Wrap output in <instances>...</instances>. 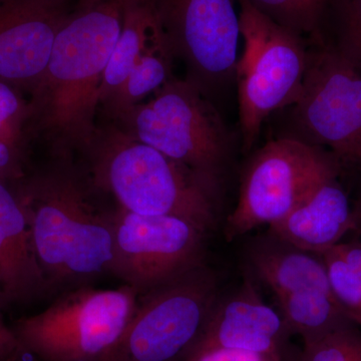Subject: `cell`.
Here are the masks:
<instances>
[{
    "mask_svg": "<svg viewBox=\"0 0 361 361\" xmlns=\"http://www.w3.org/2000/svg\"><path fill=\"white\" fill-rule=\"evenodd\" d=\"M293 120L301 141L330 149L337 161L361 165V71L322 37L308 45Z\"/></svg>",
    "mask_w": 361,
    "mask_h": 361,
    "instance_id": "8",
    "label": "cell"
},
{
    "mask_svg": "<svg viewBox=\"0 0 361 361\" xmlns=\"http://www.w3.org/2000/svg\"><path fill=\"white\" fill-rule=\"evenodd\" d=\"M207 230L174 216H142L116 207L111 274L139 293L203 263Z\"/></svg>",
    "mask_w": 361,
    "mask_h": 361,
    "instance_id": "10",
    "label": "cell"
},
{
    "mask_svg": "<svg viewBox=\"0 0 361 361\" xmlns=\"http://www.w3.org/2000/svg\"><path fill=\"white\" fill-rule=\"evenodd\" d=\"M169 45L204 92L236 75L238 0H154Z\"/></svg>",
    "mask_w": 361,
    "mask_h": 361,
    "instance_id": "11",
    "label": "cell"
},
{
    "mask_svg": "<svg viewBox=\"0 0 361 361\" xmlns=\"http://www.w3.org/2000/svg\"><path fill=\"white\" fill-rule=\"evenodd\" d=\"M123 6L125 0H77L30 92L27 132L44 135L56 157L85 153L96 137L99 87L122 30Z\"/></svg>",
    "mask_w": 361,
    "mask_h": 361,
    "instance_id": "1",
    "label": "cell"
},
{
    "mask_svg": "<svg viewBox=\"0 0 361 361\" xmlns=\"http://www.w3.org/2000/svg\"><path fill=\"white\" fill-rule=\"evenodd\" d=\"M114 122L137 141L220 183L231 135L206 92L193 80L170 78L151 99Z\"/></svg>",
    "mask_w": 361,
    "mask_h": 361,
    "instance_id": "5",
    "label": "cell"
},
{
    "mask_svg": "<svg viewBox=\"0 0 361 361\" xmlns=\"http://www.w3.org/2000/svg\"><path fill=\"white\" fill-rule=\"evenodd\" d=\"M28 103L20 90L0 80V141L20 149L27 133Z\"/></svg>",
    "mask_w": 361,
    "mask_h": 361,
    "instance_id": "24",
    "label": "cell"
},
{
    "mask_svg": "<svg viewBox=\"0 0 361 361\" xmlns=\"http://www.w3.org/2000/svg\"><path fill=\"white\" fill-rule=\"evenodd\" d=\"M68 13L63 0H0V80L32 92Z\"/></svg>",
    "mask_w": 361,
    "mask_h": 361,
    "instance_id": "12",
    "label": "cell"
},
{
    "mask_svg": "<svg viewBox=\"0 0 361 361\" xmlns=\"http://www.w3.org/2000/svg\"><path fill=\"white\" fill-rule=\"evenodd\" d=\"M338 161L326 149L294 137L259 149L242 174L239 198L226 222L228 241L283 219Z\"/></svg>",
    "mask_w": 361,
    "mask_h": 361,
    "instance_id": "9",
    "label": "cell"
},
{
    "mask_svg": "<svg viewBox=\"0 0 361 361\" xmlns=\"http://www.w3.org/2000/svg\"><path fill=\"white\" fill-rule=\"evenodd\" d=\"M167 42L154 0H125L122 30L104 73L99 106L145 54Z\"/></svg>",
    "mask_w": 361,
    "mask_h": 361,
    "instance_id": "17",
    "label": "cell"
},
{
    "mask_svg": "<svg viewBox=\"0 0 361 361\" xmlns=\"http://www.w3.org/2000/svg\"><path fill=\"white\" fill-rule=\"evenodd\" d=\"M295 361H361V334L356 325H349L304 344Z\"/></svg>",
    "mask_w": 361,
    "mask_h": 361,
    "instance_id": "23",
    "label": "cell"
},
{
    "mask_svg": "<svg viewBox=\"0 0 361 361\" xmlns=\"http://www.w3.org/2000/svg\"><path fill=\"white\" fill-rule=\"evenodd\" d=\"M254 273L275 297L295 292H332L326 265L320 254L300 250L272 238L251 249Z\"/></svg>",
    "mask_w": 361,
    "mask_h": 361,
    "instance_id": "16",
    "label": "cell"
},
{
    "mask_svg": "<svg viewBox=\"0 0 361 361\" xmlns=\"http://www.w3.org/2000/svg\"><path fill=\"white\" fill-rule=\"evenodd\" d=\"M290 334L312 343L336 330L353 325L332 292L310 290L275 297Z\"/></svg>",
    "mask_w": 361,
    "mask_h": 361,
    "instance_id": "18",
    "label": "cell"
},
{
    "mask_svg": "<svg viewBox=\"0 0 361 361\" xmlns=\"http://www.w3.org/2000/svg\"><path fill=\"white\" fill-rule=\"evenodd\" d=\"M244 49L237 63L239 123L243 147L250 151L273 111L292 106L302 85L308 45L305 37L278 25L238 0Z\"/></svg>",
    "mask_w": 361,
    "mask_h": 361,
    "instance_id": "6",
    "label": "cell"
},
{
    "mask_svg": "<svg viewBox=\"0 0 361 361\" xmlns=\"http://www.w3.org/2000/svg\"><path fill=\"white\" fill-rule=\"evenodd\" d=\"M20 156V149L0 141V180L13 182L25 176Z\"/></svg>",
    "mask_w": 361,
    "mask_h": 361,
    "instance_id": "27",
    "label": "cell"
},
{
    "mask_svg": "<svg viewBox=\"0 0 361 361\" xmlns=\"http://www.w3.org/2000/svg\"><path fill=\"white\" fill-rule=\"evenodd\" d=\"M330 0H248L278 25L314 39L319 35Z\"/></svg>",
    "mask_w": 361,
    "mask_h": 361,
    "instance_id": "20",
    "label": "cell"
},
{
    "mask_svg": "<svg viewBox=\"0 0 361 361\" xmlns=\"http://www.w3.org/2000/svg\"><path fill=\"white\" fill-rule=\"evenodd\" d=\"M357 224L338 169L324 176L283 219L270 225L272 238L300 250L322 254L341 243Z\"/></svg>",
    "mask_w": 361,
    "mask_h": 361,
    "instance_id": "14",
    "label": "cell"
},
{
    "mask_svg": "<svg viewBox=\"0 0 361 361\" xmlns=\"http://www.w3.org/2000/svg\"><path fill=\"white\" fill-rule=\"evenodd\" d=\"M326 265L332 293L346 317L361 327V280L334 247L320 254Z\"/></svg>",
    "mask_w": 361,
    "mask_h": 361,
    "instance_id": "22",
    "label": "cell"
},
{
    "mask_svg": "<svg viewBox=\"0 0 361 361\" xmlns=\"http://www.w3.org/2000/svg\"><path fill=\"white\" fill-rule=\"evenodd\" d=\"M89 178L118 208L142 216H174L210 230L220 183L214 182L128 134L116 123L97 129Z\"/></svg>",
    "mask_w": 361,
    "mask_h": 361,
    "instance_id": "3",
    "label": "cell"
},
{
    "mask_svg": "<svg viewBox=\"0 0 361 361\" xmlns=\"http://www.w3.org/2000/svg\"><path fill=\"white\" fill-rule=\"evenodd\" d=\"M279 311L262 300L251 280L219 298L195 348H223L283 356L290 336Z\"/></svg>",
    "mask_w": 361,
    "mask_h": 361,
    "instance_id": "13",
    "label": "cell"
},
{
    "mask_svg": "<svg viewBox=\"0 0 361 361\" xmlns=\"http://www.w3.org/2000/svg\"><path fill=\"white\" fill-rule=\"evenodd\" d=\"M73 289L47 310L11 325L35 360L103 361L135 314L139 293L128 285Z\"/></svg>",
    "mask_w": 361,
    "mask_h": 361,
    "instance_id": "4",
    "label": "cell"
},
{
    "mask_svg": "<svg viewBox=\"0 0 361 361\" xmlns=\"http://www.w3.org/2000/svg\"><path fill=\"white\" fill-rule=\"evenodd\" d=\"M63 1L68 2L70 0H63Z\"/></svg>",
    "mask_w": 361,
    "mask_h": 361,
    "instance_id": "29",
    "label": "cell"
},
{
    "mask_svg": "<svg viewBox=\"0 0 361 361\" xmlns=\"http://www.w3.org/2000/svg\"><path fill=\"white\" fill-rule=\"evenodd\" d=\"M56 158L51 167L14 180L51 291L111 274L115 236L116 210L101 206L99 190L71 157Z\"/></svg>",
    "mask_w": 361,
    "mask_h": 361,
    "instance_id": "2",
    "label": "cell"
},
{
    "mask_svg": "<svg viewBox=\"0 0 361 361\" xmlns=\"http://www.w3.org/2000/svg\"><path fill=\"white\" fill-rule=\"evenodd\" d=\"M2 302L0 300V305ZM35 358L21 344L11 325L4 320L0 306V361H32Z\"/></svg>",
    "mask_w": 361,
    "mask_h": 361,
    "instance_id": "26",
    "label": "cell"
},
{
    "mask_svg": "<svg viewBox=\"0 0 361 361\" xmlns=\"http://www.w3.org/2000/svg\"><path fill=\"white\" fill-rule=\"evenodd\" d=\"M49 292L14 182L0 180V300L30 302Z\"/></svg>",
    "mask_w": 361,
    "mask_h": 361,
    "instance_id": "15",
    "label": "cell"
},
{
    "mask_svg": "<svg viewBox=\"0 0 361 361\" xmlns=\"http://www.w3.org/2000/svg\"><path fill=\"white\" fill-rule=\"evenodd\" d=\"M331 21L329 42L361 71V0H330L323 23Z\"/></svg>",
    "mask_w": 361,
    "mask_h": 361,
    "instance_id": "21",
    "label": "cell"
},
{
    "mask_svg": "<svg viewBox=\"0 0 361 361\" xmlns=\"http://www.w3.org/2000/svg\"><path fill=\"white\" fill-rule=\"evenodd\" d=\"M356 222H358V220L361 219V213L355 214Z\"/></svg>",
    "mask_w": 361,
    "mask_h": 361,
    "instance_id": "28",
    "label": "cell"
},
{
    "mask_svg": "<svg viewBox=\"0 0 361 361\" xmlns=\"http://www.w3.org/2000/svg\"><path fill=\"white\" fill-rule=\"evenodd\" d=\"M215 274L202 264L145 292L115 349L103 361H183L219 300Z\"/></svg>",
    "mask_w": 361,
    "mask_h": 361,
    "instance_id": "7",
    "label": "cell"
},
{
    "mask_svg": "<svg viewBox=\"0 0 361 361\" xmlns=\"http://www.w3.org/2000/svg\"><path fill=\"white\" fill-rule=\"evenodd\" d=\"M183 361H284L283 356L223 348H195Z\"/></svg>",
    "mask_w": 361,
    "mask_h": 361,
    "instance_id": "25",
    "label": "cell"
},
{
    "mask_svg": "<svg viewBox=\"0 0 361 361\" xmlns=\"http://www.w3.org/2000/svg\"><path fill=\"white\" fill-rule=\"evenodd\" d=\"M174 58L168 42L149 51L137 61L123 84L99 106L104 109L106 115L114 121L118 120L173 78Z\"/></svg>",
    "mask_w": 361,
    "mask_h": 361,
    "instance_id": "19",
    "label": "cell"
}]
</instances>
